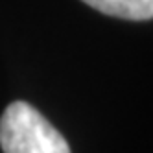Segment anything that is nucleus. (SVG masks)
Listing matches in <instances>:
<instances>
[{"mask_svg": "<svg viewBox=\"0 0 153 153\" xmlns=\"http://www.w3.org/2000/svg\"><path fill=\"white\" fill-rule=\"evenodd\" d=\"M4 153H70L63 135L33 105L13 102L0 118Z\"/></svg>", "mask_w": 153, "mask_h": 153, "instance_id": "1", "label": "nucleus"}, {"mask_svg": "<svg viewBox=\"0 0 153 153\" xmlns=\"http://www.w3.org/2000/svg\"><path fill=\"white\" fill-rule=\"evenodd\" d=\"M83 2L105 15L118 19H127V20L153 19V0H83Z\"/></svg>", "mask_w": 153, "mask_h": 153, "instance_id": "2", "label": "nucleus"}]
</instances>
